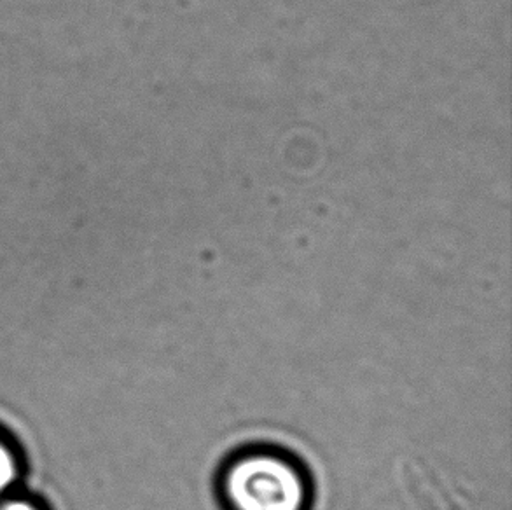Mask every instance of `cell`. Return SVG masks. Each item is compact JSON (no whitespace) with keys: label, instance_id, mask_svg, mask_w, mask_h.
<instances>
[{"label":"cell","instance_id":"obj_1","mask_svg":"<svg viewBox=\"0 0 512 510\" xmlns=\"http://www.w3.org/2000/svg\"><path fill=\"white\" fill-rule=\"evenodd\" d=\"M224 493L233 510H303L306 504L303 474L275 453H250L231 463Z\"/></svg>","mask_w":512,"mask_h":510},{"label":"cell","instance_id":"obj_2","mask_svg":"<svg viewBox=\"0 0 512 510\" xmlns=\"http://www.w3.org/2000/svg\"><path fill=\"white\" fill-rule=\"evenodd\" d=\"M20 476V465L13 449L0 439V495L6 493Z\"/></svg>","mask_w":512,"mask_h":510},{"label":"cell","instance_id":"obj_3","mask_svg":"<svg viewBox=\"0 0 512 510\" xmlns=\"http://www.w3.org/2000/svg\"><path fill=\"white\" fill-rule=\"evenodd\" d=\"M0 510H41L37 505L27 500H7L0 504Z\"/></svg>","mask_w":512,"mask_h":510}]
</instances>
